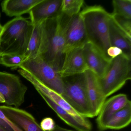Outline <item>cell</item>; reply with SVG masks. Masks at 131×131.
Instances as JSON below:
<instances>
[{
	"label": "cell",
	"mask_w": 131,
	"mask_h": 131,
	"mask_svg": "<svg viewBox=\"0 0 131 131\" xmlns=\"http://www.w3.org/2000/svg\"><path fill=\"white\" fill-rule=\"evenodd\" d=\"M71 17L61 12L43 23L39 56L58 72L62 67L66 32Z\"/></svg>",
	"instance_id": "obj_1"
},
{
	"label": "cell",
	"mask_w": 131,
	"mask_h": 131,
	"mask_svg": "<svg viewBox=\"0 0 131 131\" xmlns=\"http://www.w3.org/2000/svg\"><path fill=\"white\" fill-rule=\"evenodd\" d=\"M84 23L88 42L111 61L107 55L111 47L109 38V21L111 14L99 5L86 7L80 13Z\"/></svg>",
	"instance_id": "obj_2"
},
{
	"label": "cell",
	"mask_w": 131,
	"mask_h": 131,
	"mask_svg": "<svg viewBox=\"0 0 131 131\" xmlns=\"http://www.w3.org/2000/svg\"><path fill=\"white\" fill-rule=\"evenodd\" d=\"M33 25L23 17H15L3 26L0 36L1 54L24 56L32 32Z\"/></svg>",
	"instance_id": "obj_3"
},
{
	"label": "cell",
	"mask_w": 131,
	"mask_h": 131,
	"mask_svg": "<svg viewBox=\"0 0 131 131\" xmlns=\"http://www.w3.org/2000/svg\"><path fill=\"white\" fill-rule=\"evenodd\" d=\"M131 59L123 54L112 59L104 75L98 78L99 84L106 98L120 90L131 80Z\"/></svg>",
	"instance_id": "obj_4"
},
{
	"label": "cell",
	"mask_w": 131,
	"mask_h": 131,
	"mask_svg": "<svg viewBox=\"0 0 131 131\" xmlns=\"http://www.w3.org/2000/svg\"><path fill=\"white\" fill-rule=\"evenodd\" d=\"M84 73L63 78V91L61 95L78 114L88 118L93 117L86 95Z\"/></svg>",
	"instance_id": "obj_5"
},
{
	"label": "cell",
	"mask_w": 131,
	"mask_h": 131,
	"mask_svg": "<svg viewBox=\"0 0 131 131\" xmlns=\"http://www.w3.org/2000/svg\"><path fill=\"white\" fill-rule=\"evenodd\" d=\"M19 68L29 73L39 82L50 89L60 95L62 93L63 78L57 70L39 56L26 60Z\"/></svg>",
	"instance_id": "obj_6"
},
{
	"label": "cell",
	"mask_w": 131,
	"mask_h": 131,
	"mask_svg": "<svg viewBox=\"0 0 131 131\" xmlns=\"http://www.w3.org/2000/svg\"><path fill=\"white\" fill-rule=\"evenodd\" d=\"M27 88L17 75L0 72V93L8 106L18 108L25 101Z\"/></svg>",
	"instance_id": "obj_7"
},
{
	"label": "cell",
	"mask_w": 131,
	"mask_h": 131,
	"mask_svg": "<svg viewBox=\"0 0 131 131\" xmlns=\"http://www.w3.org/2000/svg\"><path fill=\"white\" fill-rule=\"evenodd\" d=\"M87 42L84 23L79 13L71 17L68 24L65 36L63 53L65 54L75 48L83 47Z\"/></svg>",
	"instance_id": "obj_8"
},
{
	"label": "cell",
	"mask_w": 131,
	"mask_h": 131,
	"mask_svg": "<svg viewBox=\"0 0 131 131\" xmlns=\"http://www.w3.org/2000/svg\"><path fill=\"white\" fill-rule=\"evenodd\" d=\"M84 73L87 99L93 118L98 115L106 98L100 88L97 77L89 70Z\"/></svg>",
	"instance_id": "obj_9"
},
{
	"label": "cell",
	"mask_w": 131,
	"mask_h": 131,
	"mask_svg": "<svg viewBox=\"0 0 131 131\" xmlns=\"http://www.w3.org/2000/svg\"><path fill=\"white\" fill-rule=\"evenodd\" d=\"M88 70L83 57L82 47H80L73 49L65 53L59 73L63 78L83 73Z\"/></svg>",
	"instance_id": "obj_10"
},
{
	"label": "cell",
	"mask_w": 131,
	"mask_h": 131,
	"mask_svg": "<svg viewBox=\"0 0 131 131\" xmlns=\"http://www.w3.org/2000/svg\"><path fill=\"white\" fill-rule=\"evenodd\" d=\"M6 116L23 131H45L30 113L23 110L8 106H0Z\"/></svg>",
	"instance_id": "obj_11"
},
{
	"label": "cell",
	"mask_w": 131,
	"mask_h": 131,
	"mask_svg": "<svg viewBox=\"0 0 131 131\" xmlns=\"http://www.w3.org/2000/svg\"><path fill=\"white\" fill-rule=\"evenodd\" d=\"M130 101L126 94L122 93L106 100L97 116L96 122L98 128L102 131L105 130L106 125L111 117Z\"/></svg>",
	"instance_id": "obj_12"
},
{
	"label": "cell",
	"mask_w": 131,
	"mask_h": 131,
	"mask_svg": "<svg viewBox=\"0 0 131 131\" xmlns=\"http://www.w3.org/2000/svg\"><path fill=\"white\" fill-rule=\"evenodd\" d=\"M83 57L88 69L99 78L102 77L108 67L110 61L92 44L86 43L82 47Z\"/></svg>",
	"instance_id": "obj_13"
},
{
	"label": "cell",
	"mask_w": 131,
	"mask_h": 131,
	"mask_svg": "<svg viewBox=\"0 0 131 131\" xmlns=\"http://www.w3.org/2000/svg\"><path fill=\"white\" fill-rule=\"evenodd\" d=\"M62 1V0H42L29 13L32 24L41 23L57 16L61 11Z\"/></svg>",
	"instance_id": "obj_14"
},
{
	"label": "cell",
	"mask_w": 131,
	"mask_h": 131,
	"mask_svg": "<svg viewBox=\"0 0 131 131\" xmlns=\"http://www.w3.org/2000/svg\"><path fill=\"white\" fill-rule=\"evenodd\" d=\"M47 105L56 113L57 115L67 125L77 131H91L92 123L87 118H78L61 108L53 102L47 96L41 92L37 91Z\"/></svg>",
	"instance_id": "obj_15"
},
{
	"label": "cell",
	"mask_w": 131,
	"mask_h": 131,
	"mask_svg": "<svg viewBox=\"0 0 131 131\" xmlns=\"http://www.w3.org/2000/svg\"><path fill=\"white\" fill-rule=\"evenodd\" d=\"M109 38L111 46L121 49L124 55L131 59V37L118 27L111 15L109 21Z\"/></svg>",
	"instance_id": "obj_16"
},
{
	"label": "cell",
	"mask_w": 131,
	"mask_h": 131,
	"mask_svg": "<svg viewBox=\"0 0 131 131\" xmlns=\"http://www.w3.org/2000/svg\"><path fill=\"white\" fill-rule=\"evenodd\" d=\"M42 0H6L1 4L2 11L10 17H21L29 13Z\"/></svg>",
	"instance_id": "obj_17"
},
{
	"label": "cell",
	"mask_w": 131,
	"mask_h": 131,
	"mask_svg": "<svg viewBox=\"0 0 131 131\" xmlns=\"http://www.w3.org/2000/svg\"><path fill=\"white\" fill-rule=\"evenodd\" d=\"M131 122V102L115 113L106 125V129H120L127 127Z\"/></svg>",
	"instance_id": "obj_18"
},
{
	"label": "cell",
	"mask_w": 131,
	"mask_h": 131,
	"mask_svg": "<svg viewBox=\"0 0 131 131\" xmlns=\"http://www.w3.org/2000/svg\"><path fill=\"white\" fill-rule=\"evenodd\" d=\"M43 23V22L36 25H33L32 32L27 50L24 55L26 60L36 58L39 56L42 43Z\"/></svg>",
	"instance_id": "obj_19"
},
{
	"label": "cell",
	"mask_w": 131,
	"mask_h": 131,
	"mask_svg": "<svg viewBox=\"0 0 131 131\" xmlns=\"http://www.w3.org/2000/svg\"><path fill=\"white\" fill-rule=\"evenodd\" d=\"M83 0H62L61 12L72 17L79 14L84 4Z\"/></svg>",
	"instance_id": "obj_20"
},
{
	"label": "cell",
	"mask_w": 131,
	"mask_h": 131,
	"mask_svg": "<svg viewBox=\"0 0 131 131\" xmlns=\"http://www.w3.org/2000/svg\"><path fill=\"white\" fill-rule=\"evenodd\" d=\"M113 11L112 15L131 19V1L113 0Z\"/></svg>",
	"instance_id": "obj_21"
},
{
	"label": "cell",
	"mask_w": 131,
	"mask_h": 131,
	"mask_svg": "<svg viewBox=\"0 0 131 131\" xmlns=\"http://www.w3.org/2000/svg\"><path fill=\"white\" fill-rule=\"evenodd\" d=\"M26 60L24 56L12 54H3L1 56V64L12 69L19 68Z\"/></svg>",
	"instance_id": "obj_22"
},
{
	"label": "cell",
	"mask_w": 131,
	"mask_h": 131,
	"mask_svg": "<svg viewBox=\"0 0 131 131\" xmlns=\"http://www.w3.org/2000/svg\"><path fill=\"white\" fill-rule=\"evenodd\" d=\"M111 16L118 27L129 36L131 37V19L112 15Z\"/></svg>",
	"instance_id": "obj_23"
},
{
	"label": "cell",
	"mask_w": 131,
	"mask_h": 131,
	"mask_svg": "<svg viewBox=\"0 0 131 131\" xmlns=\"http://www.w3.org/2000/svg\"><path fill=\"white\" fill-rule=\"evenodd\" d=\"M40 125L44 131H51L54 128L56 125L52 118L50 117H46L42 120Z\"/></svg>",
	"instance_id": "obj_24"
},
{
	"label": "cell",
	"mask_w": 131,
	"mask_h": 131,
	"mask_svg": "<svg viewBox=\"0 0 131 131\" xmlns=\"http://www.w3.org/2000/svg\"><path fill=\"white\" fill-rule=\"evenodd\" d=\"M122 54H123V53L122 50L116 47H110L107 51V56L111 60Z\"/></svg>",
	"instance_id": "obj_25"
},
{
	"label": "cell",
	"mask_w": 131,
	"mask_h": 131,
	"mask_svg": "<svg viewBox=\"0 0 131 131\" xmlns=\"http://www.w3.org/2000/svg\"><path fill=\"white\" fill-rule=\"evenodd\" d=\"M0 118L4 120L12 128L14 129L15 131H23L20 128H19L18 126L15 125L14 123L11 122L9 119L4 115L3 112L0 110Z\"/></svg>",
	"instance_id": "obj_26"
},
{
	"label": "cell",
	"mask_w": 131,
	"mask_h": 131,
	"mask_svg": "<svg viewBox=\"0 0 131 131\" xmlns=\"http://www.w3.org/2000/svg\"><path fill=\"white\" fill-rule=\"evenodd\" d=\"M51 131H72V130H69L65 128L60 127L58 125H56L54 128Z\"/></svg>",
	"instance_id": "obj_27"
},
{
	"label": "cell",
	"mask_w": 131,
	"mask_h": 131,
	"mask_svg": "<svg viewBox=\"0 0 131 131\" xmlns=\"http://www.w3.org/2000/svg\"><path fill=\"white\" fill-rule=\"evenodd\" d=\"M5 100L4 97L2 94L0 93V103H5Z\"/></svg>",
	"instance_id": "obj_28"
},
{
	"label": "cell",
	"mask_w": 131,
	"mask_h": 131,
	"mask_svg": "<svg viewBox=\"0 0 131 131\" xmlns=\"http://www.w3.org/2000/svg\"><path fill=\"white\" fill-rule=\"evenodd\" d=\"M3 30V26H2L1 24H0V36L2 34Z\"/></svg>",
	"instance_id": "obj_29"
},
{
	"label": "cell",
	"mask_w": 131,
	"mask_h": 131,
	"mask_svg": "<svg viewBox=\"0 0 131 131\" xmlns=\"http://www.w3.org/2000/svg\"><path fill=\"white\" fill-rule=\"evenodd\" d=\"M2 54H1V53L0 52V64H1V57Z\"/></svg>",
	"instance_id": "obj_30"
},
{
	"label": "cell",
	"mask_w": 131,
	"mask_h": 131,
	"mask_svg": "<svg viewBox=\"0 0 131 131\" xmlns=\"http://www.w3.org/2000/svg\"><path fill=\"white\" fill-rule=\"evenodd\" d=\"M0 131H5V130H4V129H2V128H1L0 127Z\"/></svg>",
	"instance_id": "obj_31"
},
{
	"label": "cell",
	"mask_w": 131,
	"mask_h": 131,
	"mask_svg": "<svg viewBox=\"0 0 131 131\" xmlns=\"http://www.w3.org/2000/svg\"><path fill=\"white\" fill-rule=\"evenodd\" d=\"M0 17H1V14H0Z\"/></svg>",
	"instance_id": "obj_32"
}]
</instances>
